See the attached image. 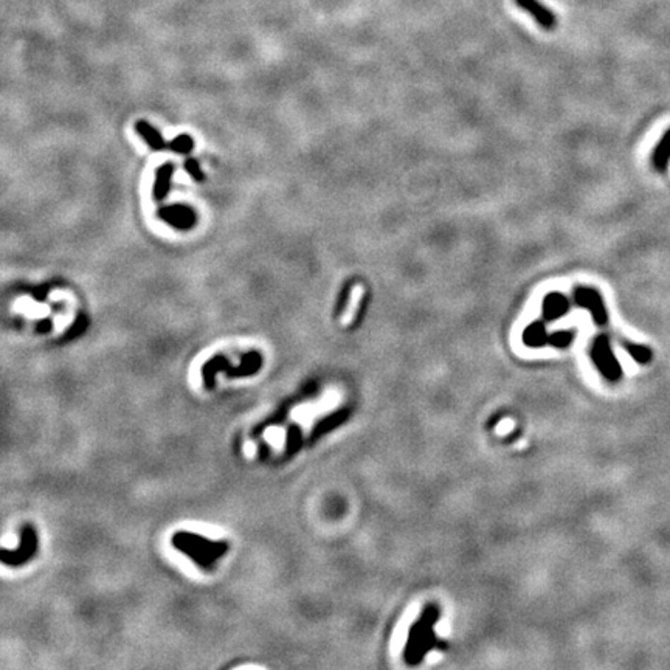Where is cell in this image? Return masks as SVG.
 Listing matches in <instances>:
<instances>
[{"label": "cell", "instance_id": "obj_1", "mask_svg": "<svg viewBox=\"0 0 670 670\" xmlns=\"http://www.w3.org/2000/svg\"><path fill=\"white\" fill-rule=\"evenodd\" d=\"M440 613L441 611L437 605L430 604L425 607L424 613L421 614V618L411 625L404 652L406 664L416 666L424 659L430 650L447 647V644L437 640L435 633V625L437 619H440Z\"/></svg>", "mask_w": 670, "mask_h": 670}, {"label": "cell", "instance_id": "obj_2", "mask_svg": "<svg viewBox=\"0 0 670 670\" xmlns=\"http://www.w3.org/2000/svg\"><path fill=\"white\" fill-rule=\"evenodd\" d=\"M592 357L597 370L602 372L605 379L616 382L622 377V368L613 354L607 335H599V337L594 340L592 348Z\"/></svg>", "mask_w": 670, "mask_h": 670}, {"label": "cell", "instance_id": "obj_3", "mask_svg": "<svg viewBox=\"0 0 670 670\" xmlns=\"http://www.w3.org/2000/svg\"><path fill=\"white\" fill-rule=\"evenodd\" d=\"M574 301H576L577 306L589 310V314H592L596 324L604 326L609 322V312H607V307H605L604 305L602 295L596 289H592V287H584V286L577 287V289L574 290Z\"/></svg>", "mask_w": 670, "mask_h": 670}, {"label": "cell", "instance_id": "obj_4", "mask_svg": "<svg viewBox=\"0 0 670 670\" xmlns=\"http://www.w3.org/2000/svg\"><path fill=\"white\" fill-rule=\"evenodd\" d=\"M158 216L165 219L166 222H170L171 225L180 230H187L194 225L196 216L194 213L189 208L183 205H175V206H168V208H162L158 211Z\"/></svg>", "mask_w": 670, "mask_h": 670}, {"label": "cell", "instance_id": "obj_5", "mask_svg": "<svg viewBox=\"0 0 670 670\" xmlns=\"http://www.w3.org/2000/svg\"><path fill=\"white\" fill-rule=\"evenodd\" d=\"M570 312V301L563 293L553 292L543 300V318L546 322H554Z\"/></svg>", "mask_w": 670, "mask_h": 670}, {"label": "cell", "instance_id": "obj_6", "mask_svg": "<svg viewBox=\"0 0 670 670\" xmlns=\"http://www.w3.org/2000/svg\"><path fill=\"white\" fill-rule=\"evenodd\" d=\"M515 4L520 8H524L526 11H529L543 28L551 30L554 27V23H556L554 14L549 10H546L545 6H541L537 0H515Z\"/></svg>", "mask_w": 670, "mask_h": 670}, {"label": "cell", "instance_id": "obj_7", "mask_svg": "<svg viewBox=\"0 0 670 670\" xmlns=\"http://www.w3.org/2000/svg\"><path fill=\"white\" fill-rule=\"evenodd\" d=\"M549 335L551 334H548L543 322H534L524 329L523 341L531 348H541L549 345Z\"/></svg>", "mask_w": 670, "mask_h": 670}, {"label": "cell", "instance_id": "obj_8", "mask_svg": "<svg viewBox=\"0 0 670 670\" xmlns=\"http://www.w3.org/2000/svg\"><path fill=\"white\" fill-rule=\"evenodd\" d=\"M652 162H653V166H655L658 171H664L666 168L669 166V162H670V129L666 131V134L663 135V139L659 140L655 151H653Z\"/></svg>", "mask_w": 670, "mask_h": 670}, {"label": "cell", "instance_id": "obj_9", "mask_svg": "<svg viewBox=\"0 0 670 670\" xmlns=\"http://www.w3.org/2000/svg\"><path fill=\"white\" fill-rule=\"evenodd\" d=\"M135 131H137L141 137L145 139V141L151 148L155 151H165L166 143L163 141L162 135L158 134L153 126L148 124L146 122H139L137 124H135Z\"/></svg>", "mask_w": 670, "mask_h": 670}, {"label": "cell", "instance_id": "obj_10", "mask_svg": "<svg viewBox=\"0 0 670 670\" xmlns=\"http://www.w3.org/2000/svg\"><path fill=\"white\" fill-rule=\"evenodd\" d=\"M172 172H174V165L172 163H166L162 168H158L155 188H154L155 201H162V199H165L168 189H170V179H171Z\"/></svg>", "mask_w": 670, "mask_h": 670}, {"label": "cell", "instance_id": "obj_11", "mask_svg": "<svg viewBox=\"0 0 670 670\" xmlns=\"http://www.w3.org/2000/svg\"><path fill=\"white\" fill-rule=\"evenodd\" d=\"M627 353L632 355L636 362L649 363L652 358V351L644 345H636V343H625Z\"/></svg>", "mask_w": 670, "mask_h": 670}, {"label": "cell", "instance_id": "obj_12", "mask_svg": "<svg viewBox=\"0 0 670 670\" xmlns=\"http://www.w3.org/2000/svg\"><path fill=\"white\" fill-rule=\"evenodd\" d=\"M574 335H576V331L553 332L551 335H549V345L554 346V348H566L572 343Z\"/></svg>", "mask_w": 670, "mask_h": 670}, {"label": "cell", "instance_id": "obj_13", "mask_svg": "<svg viewBox=\"0 0 670 670\" xmlns=\"http://www.w3.org/2000/svg\"><path fill=\"white\" fill-rule=\"evenodd\" d=\"M171 151H175V153H179V154H188L191 153V149H193V140H191L189 135H179L177 139H175L171 145H170Z\"/></svg>", "mask_w": 670, "mask_h": 670}, {"label": "cell", "instance_id": "obj_14", "mask_svg": "<svg viewBox=\"0 0 670 670\" xmlns=\"http://www.w3.org/2000/svg\"><path fill=\"white\" fill-rule=\"evenodd\" d=\"M185 170L191 174V177H193L194 180L197 182H202L205 179V175L201 170V166H199V162L193 160V158H189V160L185 162Z\"/></svg>", "mask_w": 670, "mask_h": 670}]
</instances>
